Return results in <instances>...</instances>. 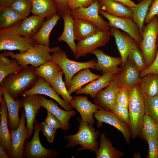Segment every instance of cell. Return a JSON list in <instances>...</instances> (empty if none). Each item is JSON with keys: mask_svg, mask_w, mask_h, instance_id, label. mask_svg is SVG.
<instances>
[{"mask_svg": "<svg viewBox=\"0 0 158 158\" xmlns=\"http://www.w3.org/2000/svg\"><path fill=\"white\" fill-rule=\"evenodd\" d=\"M95 153L97 158H119L124 155L123 152L113 147L104 133L100 135V147Z\"/></svg>", "mask_w": 158, "mask_h": 158, "instance_id": "d6a6232c", "label": "cell"}, {"mask_svg": "<svg viewBox=\"0 0 158 158\" xmlns=\"http://www.w3.org/2000/svg\"><path fill=\"white\" fill-rule=\"evenodd\" d=\"M141 35L142 39L138 47L147 68L153 61L157 51L158 20L156 16L143 27Z\"/></svg>", "mask_w": 158, "mask_h": 158, "instance_id": "8992f818", "label": "cell"}, {"mask_svg": "<svg viewBox=\"0 0 158 158\" xmlns=\"http://www.w3.org/2000/svg\"><path fill=\"white\" fill-rule=\"evenodd\" d=\"M139 1H142V0H138Z\"/></svg>", "mask_w": 158, "mask_h": 158, "instance_id": "680465c9", "label": "cell"}, {"mask_svg": "<svg viewBox=\"0 0 158 158\" xmlns=\"http://www.w3.org/2000/svg\"><path fill=\"white\" fill-rule=\"evenodd\" d=\"M0 144L5 148L9 156L12 149V139L8 128L7 107L3 97L0 98Z\"/></svg>", "mask_w": 158, "mask_h": 158, "instance_id": "603a6c76", "label": "cell"}, {"mask_svg": "<svg viewBox=\"0 0 158 158\" xmlns=\"http://www.w3.org/2000/svg\"><path fill=\"white\" fill-rule=\"evenodd\" d=\"M20 100L26 117L27 139H30L34 128L35 117L41 107V95L35 94L22 97Z\"/></svg>", "mask_w": 158, "mask_h": 158, "instance_id": "7c38bea8", "label": "cell"}, {"mask_svg": "<svg viewBox=\"0 0 158 158\" xmlns=\"http://www.w3.org/2000/svg\"><path fill=\"white\" fill-rule=\"evenodd\" d=\"M123 69L117 74L118 83L120 88L129 89L140 82V71L132 59L128 57Z\"/></svg>", "mask_w": 158, "mask_h": 158, "instance_id": "ac0fdd59", "label": "cell"}, {"mask_svg": "<svg viewBox=\"0 0 158 158\" xmlns=\"http://www.w3.org/2000/svg\"><path fill=\"white\" fill-rule=\"evenodd\" d=\"M75 40L80 41L96 33L99 30L93 23L85 20L73 18Z\"/></svg>", "mask_w": 158, "mask_h": 158, "instance_id": "484cf974", "label": "cell"}, {"mask_svg": "<svg viewBox=\"0 0 158 158\" xmlns=\"http://www.w3.org/2000/svg\"><path fill=\"white\" fill-rule=\"evenodd\" d=\"M61 71L59 65L52 60L35 68V73L49 84Z\"/></svg>", "mask_w": 158, "mask_h": 158, "instance_id": "1f68e13d", "label": "cell"}, {"mask_svg": "<svg viewBox=\"0 0 158 158\" xmlns=\"http://www.w3.org/2000/svg\"><path fill=\"white\" fill-rule=\"evenodd\" d=\"M99 14L108 20L110 27L121 30L131 36L138 44L142 41V36L138 27L132 18L112 16L100 9Z\"/></svg>", "mask_w": 158, "mask_h": 158, "instance_id": "8fae6325", "label": "cell"}, {"mask_svg": "<svg viewBox=\"0 0 158 158\" xmlns=\"http://www.w3.org/2000/svg\"><path fill=\"white\" fill-rule=\"evenodd\" d=\"M141 132L145 139L158 138V124L155 123L149 116H143Z\"/></svg>", "mask_w": 158, "mask_h": 158, "instance_id": "74e56055", "label": "cell"}, {"mask_svg": "<svg viewBox=\"0 0 158 158\" xmlns=\"http://www.w3.org/2000/svg\"><path fill=\"white\" fill-rule=\"evenodd\" d=\"M2 53L0 54V65H7L10 64L12 60L8 58Z\"/></svg>", "mask_w": 158, "mask_h": 158, "instance_id": "f5cc1de1", "label": "cell"}, {"mask_svg": "<svg viewBox=\"0 0 158 158\" xmlns=\"http://www.w3.org/2000/svg\"><path fill=\"white\" fill-rule=\"evenodd\" d=\"M128 111L131 136L135 138L141 132L143 118L145 114L144 94L139 83L128 89Z\"/></svg>", "mask_w": 158, "mask_h": 158, "instance_id": "3957f363", "label": "cell"}, {"mask_svg": "<svg viewBox=\"0 0 158 158\" xmlns=\"http://www.w3.org/2000/svg\"><path fill=\"white\" fill-rule=\"evenodd\" d=\"M128 57L133 61L140 72L144 70L147 68L142 54L138 47L131 49Z\"/></svg>", "mask_w": 158, "mask_h": 158, "instance_id": "7bdbcfd3", "label": "cell"}, {"mask_svg": "<svg viewBox=\"0 0 158 158\" xmlns=\"http://www.w3.org/2000/svg\"><path fill=\"white\" fill-rule=\"evenodd\" d=\"M44 19L34 15L25 18L18 27V33L23 37L32 38L41 28Z\"/></svg>", "mask_w": 158, "mask_h": 158, "instance_id": "4316f807", "label": "cell"}, {"mask_svg": "<svg viewBox=\"0 0 158 158\" xmlns=\"http://www.w3.org/2000/svg\"><path fill=\"white\" fill-rule=\"evenodd\" d=\"M10 157L5 148L0 144V158H9Z\"/></svg>", "mask_w": 158, "mask_h": 158, "instance_id": "11a10c76", "label": "cell"}, {"mask_svg": "<svg viewBox=\"0 0 158 158\" xmlns=\"http://www.w3.org/2000/svg\"><path fill=\"white\" fill-rule=\"evenodd\" d=\"M94 115L97 121V125L98 128L101 127L103 123L110 124L120 131L126 143H129L131 135L129 126L113 113L109 110L99 108Z\"/></svg>", "mask_w": 158, "mask_h": 158, "instance_id": "5bb4252c", "label": "cell"}, {"mask_svg": "<svg viewBox=\"0 0 158 158\" xmlns=\"http://www.w3.org/2000/svg\"><path fill=\"white\" fill-rule=\"evenodd\" d=\"M63 74L62 71H61L49 84L58 95H60L64 101L70 104L73 97L68 92L63 81L62 77Z\"/></svg>", "mask_w": 158, "mask_h": 158, "instance_id": "8d00e7d4", "label": "cell"}, {"mask_svg": "<svg viewBox=\"0 0 158 158\" xmlns=\"http://www.w3.org/2000/svg\"><path fill=\"white\" fill-rule=\"evenodd\" d=\"M11 62L9 65H0V83L8 75L18 73L25 68L19 64L16 59L11 58Z\"/></svg>", "mask_w": 158, "mask_h": 158, "instance_id": "60d3db41", "label": "cell"}, {"mask_svg": "<svg viewBox=\"0 0 158 158\" xmlns=\"http://www.w3.org/2000/svg\"><path fill=\"white\" fill-rule=\"evenodd\" d=\"M20 123L16 129L11 130L12 149L9 155L12 158H22L26 139H27L28 130L25 126L26 117L24 110L22 112Z\"/></svg>", "mask_w": 158, "mask_h": 158, "instance_id": "4fadbf2b", "label": "cell"}, {"mask_svg": "<svg viewBox=\"0 0 158 158\" xmlns=\"http://www.w3.org/2000/svg\"><path fill=\"white\" fill-rule=\"evenodd\" d=\"M157 40H158V37H157Z\"/></svg>", "mask_w": 158, "mask_h": 158, "instance_id": "91938a15", "label": "cell"}, {"mask_svg": "<svg viewBox=\"0 0 158 158\" xmlns=\"http://www.w3.org/2000/svg\"><path fill=\"white\" fill-rule=\"evenodd\" d=\"M35 94L43 95L49 96L56 101L65 110H72V107L70 104L61 99L50 85L41 77L39 78L32 88L21 93L20 96L24 97Z\"/></svg>", "mask_w": 158, "mask_h": 158, "instance_id": "2e32d148", "label": "cell"}, {"mask_svg": "<svg viewBox=\"0 0 158 158\" xmlns=\"http://www.w3.org/2000/svg\"><path fill=\"white\" fill-rule=\"evenodd\" d=\"M47 111V116L45 122L49 126L56 130L62 128L61 123L59 120L52 113Z\"/></svg>", "mask_w": 158, "mask_h": 158, "instance_id": "f907efd6", "label": "cell"}, {"mask_svg": "<svg viewBox=\"0 0 158 158\" xmlns=\"http://www.w3.org/2000/svg\"><path fill=\"white\" fill-rule=\"evenodd\" d=\"M158 14V0H154L150 6L144 23H148L154 16Z\"/></svg>", "mask_w": 158, "mask_h": 158, "instance_id": "816d5d0a", "label": "cell"}, {"mask_svg": "<svg viewBox=\"0 0 158 158\" xmlns=\"http://www.w3.org/2000/svg\"><path fill=\"white\" fill-rule=\"evenodd\" d=\"M98 1L100 9L107 13L119 17L133 18V13L130 7L112 0Z\"/></svg>", "mask_w": 158, "mask_h": 158, "instance_id": "d4e9b609", "label": "cell"}, {"mask_svg": "<svg viewBox=\"0 0 158 158\" xmlns=\"http://www.w3.org/2000/svg\"><path fill=\"white\" fill-rule=\"evenodd\" d=\"M100 9L98 0L86 7H80L72 10L70 14L73 18H78L88 20L95 24L99 30H109V22L104 20L99 15Z\"/></svg>", "mask_w": 158, "mask_h": 158, "instance_id": "30bf717a", "label": "cell"}, {"mask_svg": "<svg viewBox=\"0 0 158 158\" xmlns=\"http://www.w3.org/2000/svg\"><path fill=\"white\" fill-rule=\"evenodd\" d=\"M30 0L31 1L32 0Z\"/></svg>", "mask_w": 158, "mask_h": 158, "instance_id": "94428289", "label": "cell"}, {"mask_svg": "<svg viewBox=\"0 0 158 158\" xmlns=\"http://www.w3.org/2000/svg\"><path fill=\"white\" fill-rule=\"evenodd\" d=\"M129 102L128 89L125 88H120L116 100V103L128 109Z\"/></svg>", "mask_w": 158, "mask_h": 158, "instance_id": "ee69618b", "label": "cell"}, {"mask_svg": "<svg viewBox=\"0 0 158 158\" xmlns=\"http://www.w3.org/2000/svg\"><path fill=\"white\" fill-rule=\"evenodd\" d=\"M70 0H53L57 9V14L62 17L67 13H70L69 4Z\"/></svg>", "mask_w": 158, "mask_h": 158, "instance_id": "f6af8a7d", "label": "cell"}, {"mask_svg": "<svg viewBox=\"0 0 158 158\" xmlns=\"http://www.w3.org/2000/svg\"><path fill=\"white\" fill-rule=\"evenodd\" d=\"M34 125V134L32 140L29 142L26 140L25 141L24 157L27 158L55 157L58 155L56 151L46 148L41 143L39 135L42 130L41 124L35 119Z\"/></svg>", "mask_w": 158, "mask_h": 158, "instance_id": "ba28073f", "label": "cell"}, {"mask_svg": "<svg viewBox=\"0 0 158 158\" xmlns=\"http://www.w3.org/2000/svg\"><path fill=\"white\" fill-rule=\"evenodd\" d=\"M157 53L155 59L152 64L144 70L140 72V76L141 78L148 74L158 75V40H157Z\"/></svg>", "mask_w": 158, "mask_h": 158, "instance_id": "bcb514c9", "label": "cell"}, {"mask_svg": "<svg viewBox=\"0 0 158 158\" xmlns=\"http://www.w3.org/2000/svg\"><path fill=\"white\" fill-rule=\"evenodd\" d=\"M70 104L79 113L83 121L93 126L95 122L93 115L99 109L97 105L92 103L87 97L83 96L73 97Z\"/></svg>", "mask_w": 158, "mask_h": 158, "instance_id": "ffe728a7", "label": "cell"}, {"mask_svg": "<svg viewBox=\"0 0 158 158\" xmlns=\"http://www.w3.org/2000/svg\"><path fill=\"white\" fill-rule=\"evenodd\" d=\"M2 96L7 107L8 127L10 130L16 129L19 127L20 123L19 111L21 108L23 107L21 100L19 99H14L6 89L0 87V98Z\"/></svg>", "mask_w": 158, "mask_h": 158, "instance_id": "d6986e66", "label": "cell"}, {"mask_svg": "<svg viewBox=\"0 0 158 158\" xmlns=\"http://www.w3.org/2000/svg\"><path fill=\"white\" fill-rule=\"evenodd\" d=\"M22 20L13 26L0 30V50L25 52L37 44L32 38L20 36L17 30Z\"/></svg>", "mask_w": 158, "mask_h": 158, "instance_id": "5b68a950", "label": "cell"}, {"mask_svg": "<svg viewBox=\"0 0 158 158\" xmlns=\"http://www.w3.org/2000/svg\"><path fill=\"white\" fill-rule=\"evenodd\" d=\"M145 114L150 116L158 124V95L150 97L144 94Z\"/></svg>", "mask_w": 158, "mask_h": 158, "instance_id": "f35d334b", "label": "cell"}, {"mask_svg": "<svg viewBox=\"0 0 158 158\" xmlns=\"http://www.w3.org/2000/svg\"><path fill=\"white\" fill-rule=\"evenodd\" d=\"M114 75L111 72L105 73L99 78L89 83L84 87L77 90L75 94L89 95L94 99L99 92L109 85Z\"/></svg>", "mask_w": 158, "mask_h": 158, "instance_id": "cb8c5ba5", "label": "cell"}, {"mask_svg": "<svg viewBox=\"0 0 158 158\" xmlns=\"http://www.w3.org/2000/svg\"><path fill=\"white\" fill-rule=\"evenodd\" d=\"M57 13L44 22L37 33L32 37L37 44L49 47L50 35L52 30L60 18Z\"/></svg>", "mask_w": 158, "mask_h": 158, "instance_id": "83f0119b", "label": "cell"}, {"mask_svg": "<svg viewBox=\"0 0 158 158\" xmlns=\"http://www.w3.org/2000/svg\"><path fill=\"white\" fill-rule=\"evenodd\" d=\"M61 49L59 46L50 48L36 44L25 52L15 54L10 51H4L2 53L6 56L16 60L18 63L25 68L28 67L29 65L36 68L52 60L50 53Z\"/></svg>", "mask_w": 158, "mask_h": 158, "instance_id": "6da1fadb", "label": "cell"}, {"mask_svg": "<svg viewBox=\"0 0 158 158\" xmlns=\"http://www.w3.org/2000/svg\"><path fill=\"white\" fill-rule=\"evenodd\" d=\"M120 89L118 85L117 74H114L109 85L99 92L94 99V103L100 108L110 111L116 103Z\"/></svg>", "mask_w": 158, "mask_h": 158, "instance_id": "9a60e30c", "label": "cell"}, {"mask_svg": "<svg viewBox=\"0 0 158 158\" xmlns=\"http://www.w3.org/2000/svg\"><path fill=\"white\" fill-rule=\"evenodd\" d=\"M15 0H0V6L9 7Z\"/></svg>", "mask_w": 158, "mask_h": 158, "instance_id": "9f6ffc18", "label": "cell"}, {"mask_svg": "<svg viewBox=\"0 0 158 158\" xmlns=\"http://www.w3.org/2000/svg\"><path fill=\"white\" fill-rule=\"evenodd\" d=\"M109 31L111 35L114 38L122 60L123 66L128 56L130 51L132 49L138 47V43L129 35L120 31L114 27H110Z\"/></svg>", "mask_w": 158, "mask_h": 158, "instance_id": "e0dca14e", "label": "cell"}, {"mask_svg": "<svg viewBox=\"0 0 158 158\" xmlns=\"http://www.w3.org/2000/svg\"><path fill=\"white\" fill-rule=\"evenodd\" d=\"M52 59L61 68L64 75V83L68 89L71 80L77 72L85 68H91L95 69L97 60H92L86 62H79L71 60L67 57L66 53L61 49L53 52Z\"/></svg>", "mask_w": 158, "mask_h": 158, "instance_id": "52a82bcc", "label": "cell"}, {"mask_svg": "<svg viewBox=\"0 0 158 158\" xmlns=\"http://www.w3.org/2000/svg\"><path fill=\"white\" fill-rule=\"evenodd\" d=\"M9 7L20 15L25 18L31 12V2L29 0H15Z\"/></svg>", "mask_w": 158, "mask_h": 158, "instance_id": "ab89813d", "label": "cell"}, {"mask_svg": "<svg viewBox=\"0 0 158 158\" xmlns=\"http://www.w3.org/2000/svg\"><path fill=\"white\" fill-rule=\"evenodd\" d=\"M149 145L148 158H158V138H147Z\"/></svg>", "mask_w": 158, "mask_h": 158, "instance_id": "7dc6e473", "label": "cell"}, {"mask_svg": "<svg viewBox=\"0 0 158 158\" xmlns=\"http://www.w3.org/2000/svg\"><path fill=\"white\" fill-rule=\"evenodd\" d=\"M25 18L9 7L0 6V29L9 28Z\"/></svg>", "mask_w": 158, "mask_h": 158, "instance_id": "e575fe53", "label": "cell"}, {"mask_svg": "<svg viewBox=\"0 0 158 158\" xmlns=\"http://www.w3.org/2000/svg\"><path fill=\"white\" fill-rule=\"evenodd\" d=\"M61 17L64 21L63 30L57 40L59 42H65L74 55L76 51V44L74 41L73 32V18L70 13H66Z\"/></svg>", "mask_w": 158, "mask_h": 158, "instance_id": "4dcf8cb0", "label": "cell"}, {"mask_svg": "<svg viewBox=\"0 0 158 158\" xmlns=\"http://www.w3.org/2000/svg\"><path fill=\"white\" fill-rule=\"evenodd\" d=\"M41 107L54 114L60 121L62 129L65 131H67L70 126L69 121L71 117L75 115V111L63 110L59 107L57 104L51 99H48L41 95Z\"/></svg>", "mask_w": 158, "mask_h": 158, "instance_id": "7402d4cb", "label": "cell"}, {"mask_svg": "<svg viewBox=\"0 0 158 158\" xmlns=\"http://www.w3.org/2000/svg\"><path fill=\"white\" fill-rule=\"evenodd\" d=\"M96 0H70L69 4L71 9L80 7L86 8L90 6Z\"/></svg>", "mask_w": 158, "mask_h": 158, "instance_id": "681fc988", "label": "cell"}, {"mask_svg": "<svg viewBox=\"0 0 158 158\" xmlns=\"http://www.w3.org/2000/svg\"><path fill=\"white\" fill-rule=\"evenodd\" d=\"M36 67L30 66L21 72L10 74L0 83V87L6 89L14 99L22 93L32 88L39 77L35 73Z\"/></svg>", "mask_w": 158, "mask_h": 158, "instance_id": "7a4b0ae2", "label": "cell"}, {"mask_svg": "<svg viewBox=\"0 0 158 158\" xmlns=\"http://www.w3.org/2000/svg\"><path fill=\"white\" fill-rule=\"evenodd\" d=\"M123 4L130 8L135 6L136 4L131 0H112Z\"/></svg>", "mask_w": 158, "mask_h": 158, "instance_id": "db71d44e", "label": "cell"}, {"mask_svg": "<svg viewBox=\"0 0 158 158\" xmlns=\"http://www.w3.org/2000/svg\"><path fill=\"white\" fill-rule=\"evenodd\" d=\"M101 76L92 73L89 68L81 70L72 78L68 91L71 95L82 88L85 84L99 78Z\"/></svg>", "mask_w": 158, "mask_h": 158, "instance_id": "f546056e", "label": "cell"}, {"mask_svg": "<svg viewBox=\"0 0 158 158\" xmlns=\"http://www.w3.org/2000/svg\"><path fill=\"white\" fill-rule=\"evenodd\" d=\"M92 53L97 59L95 69L102 71V74L107 72L117 74L122 70V69L118 67L122 63L121 57L110 56L105 54L102 50L97 49L94 50Z\"/></svg>", "mask_w": 158, "mask_h": 158, "instance_id": "44dd1931", "label": "cell"}, {"mask_svg": "<svg viewBox=\"0 0 158 158\" xmlns=\"http://www.w3.org/2000/svg\"><path fill=\"white\" fill-rule=\"evenodd\" d=\"M110 111L129 127L130 126L128 109L116 103L112 107Z\"/></svg>", "mask_w": 158, "mask_h": 158, "instance_id": "b9f144b4", "label": "cell"}, {"mask_svg": "<svg viewBox=\"0 0 158 158\" xmlns=\"http://www.w3.org/2000/svg\"><path fill=\"white\" fill-rule=\"evenodd\" d=\"M111 36L109 30H99L95 34L78 41L74 55L75 59L85 56L88 54L92 53L98 48L105 46L109 42Z\"/></svg>", "mask_w": 158, "mask_h": 158, "instance_id": "9c48e42d", "label": "cell"}, {"mask_svg": "<svg viewBox=\"0 0 158 158\" xmlns=\"http://www.w3.org/2000/svg\"><path fill=\"white\" fill-rule=\"evenodd\" d=\"M77 119L79 122L78 132L73 135L65 136V139L68 141L66 147L80 145L79 150H88L96 152L99 149V142L97 141L99 131H95L92 126L83 121L80 118Z\"/></svg>", "mask_w": 158, "mask_h": 158, "instance_id": "277c9868", "label": "cell"}, {"mask_svg": "<svg viewBox=\"0 0 158 158\" xmlns=\"http://www.w3.org/2000/svg\"><path fill=\"white\" fill-rule=\"evenodd\" d=\"M154 0H142L135 6L131 7L133 19L137 25L141 35L144 23L149 8Z\"/></svg>", "mask_w": 158, "mask_h": 158, "instance_id": "836d02e7", "label": "cell"}, {"mask_svg": "<svg viewBox=\"0 0 158 158\" xmlns=\"http://www.w3.org/2000/svg\"><path fill=\"white\" fill-rule=\"evenodd\" d=\"M31 12L33 15L48 19L57 13L53 0H32Z\"/></svg>", "mask_w": 158, "mask_h": 158, "instance_id": "f1b7e54d", "label": "cell"}, {"mask_svg": "<svg viewBox=\"0 0 158 158\" xmlns=\"http://www.w3.org/2000/svg\"><path fill=\"white\" fill-rule=\"evenodd\" d=\"M42 130L49 143L53 142L56 133V130L48 125L45 121L41 123Z\"/></svg>", "mask_w": 158, "mask_h": 158, "instance_id": "c3c4849f", "label": "cell"}, {"mask_svg": "<svg viewBox=\"0 0 158 158\" xmlns=\"http://www.w3.org/2000/svg\"><path fill=\"white\" fill-rule=\"evenodd\" d=\"M158 20V14L156 16Z\"/></svg>", "mask_w": 158, "mask_h": 158, "instance_id": "6f0895ef", "label": "cell"}, {"mask_svg": "<svg viewBox=\"0 0 158 158\" xmlns=\"http://www.w3.org/2000/svg\"><path fill=\"white\" fill-rule=\"evenodd\" d=\"M139 84L146 95L152 97L158 95V75L147 74L141 78Z\"/></svg>", "mask_w": 158, "mask_h": 158, "instance_id": "d590c367", "label": "cell"}]
</instances>
